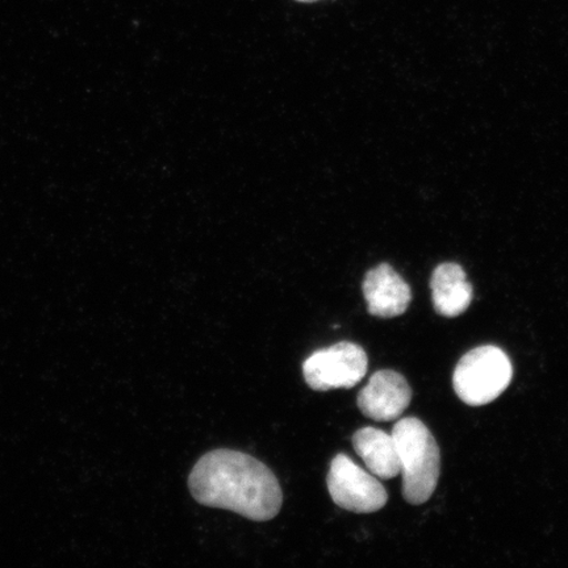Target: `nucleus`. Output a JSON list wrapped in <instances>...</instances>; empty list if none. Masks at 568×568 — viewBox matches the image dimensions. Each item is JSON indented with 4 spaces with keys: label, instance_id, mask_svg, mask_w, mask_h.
<instances>
[{
    "label": "nucleus",
    "instance_id": "3",
    "mask_svg": "<svg viewBox=\"0 0 568 568\" xmlns=\"http://www.w3.org/2000/svg\"><path fill=\"white\" fill-rule=\"evenodd\" d=\"M508 355L494 345L479 346L464 355L453 375L459 399L471 407L486 406L499 397L513 381Z\"/></svg>",
    "mask_w": 568,
    "mask_h": 568
},
{
    "label": "nucleus",
    "instance_id": "2",
    "mask_svg": "<svg viewBox=\"0 0 568 568\" xmlns=\"http://www.w3.org/2000/svg\"><path fill=\"white\" fill-rule=\"evenodd\" d=\"M390 435L399 454L404 499L420 506L437 488L442 471L439 447L426 425L415 417L402 418Z\"/></svg>",
    "mask_w": 568,
    "mask_h": 568
},
{
    "label": "nucleus",
    "instance_id": "8",
    "mask_svg": "<svg viewBox=\"0 0 568 568\" xmlns=\"http://www.w3.org/2000/svg\"><path fill=\"white\" fill-rule=\"evenodd\" d=\"M433 304L438 315L457 317L470 307L474 291L466 278L465 270L458 264H443L433 272L432 281Z\"/></svg>",
    "mask_w": 568,
    "mask_h": 568
},
{
    "label": "nucleus",
    "instance_id": "4",
    "mask_svg": "<svg viewBox=\"0 0 568 568\" xmlns=\"http://www.w3.org/2000/svg\"><path fill=\"white\" fill-rule=\"evenodd\" d=\"M367 354L353 343H338L310 355L303 364L304 379L312 389L352 388L365 378Z\"/></svg>",
    "mask_w": 568,
    "mask_h": 568
},
{
    "label": "nucleus",
    "instance_id": "1",
    "mask_svg": "<svg viewBox=\"0 0 568 568\" xmlns=\"http://www.w3.org/2000/svg\"><path fill=\"white\" fill-rule=\"evenodd\" d=\"M189 487L202 506L229 509L253 521H268L283 503L278 479L261 460L245 453L213 450L197 460Z\"/></svg>",
    "mask_w": 568,
    "mask_h": 568
},
{
    "label": "nucleus",
    "instance_id": "9",
    "mask_svg": "<svg viewBox=\"0 0 568 568\" xmlns=\"http://www.w3.org/2000/svg\"><path fill=\"white\" fill-rule=\"evenodd\" d=\"M353 447L374 477L388 480L400 474V459L393 435L367 426L354 433Z\"/></svg>",
    "mask_w": 568,
    "mask_h": 568
},
{
    "label": "nucleus",
    "instance_id": "7",
    "mask_svg": "<svg viewBox=\"0 0 568 568\" xmlns=\"http://www.w3.org/2000/svg\"><path fill=\"white\" fill-rule=\"evenodd\" d=\"M364 295L368 312L382 318L403 315L412 301L408 283L387 264L376 266L366 274Z\"/></svg>",
    "mask_w": 568,
    "mask_h": 568
},
{
    "label": "nucleus",
    "instance_id": "5",
    "mask_svg": "<svg viewBox=\"0 0 568 568\" xmlns=\"http://www.w3.org/2000/svg\"><path fill=\"white\" fill-rule=\"evenodd\" d=\"M328 489L339 508L354 514L378 513L388 500L386 488L381 481L345 454H338L332 460Z\"/></svg>",
    "mask_w": 568,
    "mask_h": 568
},
{
    "label": "nucleus",
    "instance_id": "10",
    "mask_svg": "<svg viewBox=\"0 0 568 568\" xmlns=\"http://www.w3.org/2000/svg\"><path fill=\"white\" fill-rule=\"evenodd\" d=\"M300 2H315V0H300Z\"/></svg>",
    "mask_w": 568,
    "mask_h": 568
},
{
    "label": "nucleus",
    "instance_id": "6",
    "mask_svg": "<svg viewBox=\"0 0 568 568\" xmlns=\"http://www.w3.org/2000/svg\"><path fill=\"white\" fill-rule=\"evenodd\" d=\"M412 389L404 376L394 371H381L361 390L357 404L362 414L374 422H395L409 407Z\"/></svg>",
    "mask_w": 568,
    "mask_h": 568
}]
</instances>
